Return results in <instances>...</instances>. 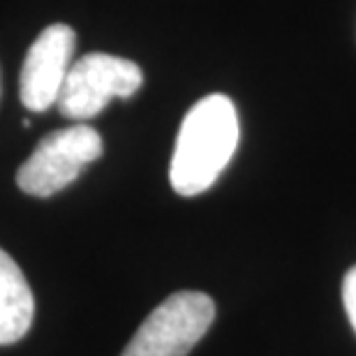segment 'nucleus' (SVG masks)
I'll return each mask as SVG.
<instances>
[{
  "label": "nucleus",
  "mask_w": 356,
  "mask_h": 356,
  "mask_svg": "<svg viewBox=\"0 0 356 356\" xmlns=\"http://www.w3.org/2000/svg\"><path fill=\"white\" fill-rule=\"evenodd\" d=\"M241 137L236 106L227 95H209L185 113L178 130L169 181L183 197L202 195L218 181Z\"/></svg>",
  "instance_id": "f257e3e1"
},
{
  "label": "nucleus",
  "mask_w": 356,
  "mask_h": 356,
  "mask_svg": "<svg viewBox=\"0 0 356 356\" xmlns=\"http://www.w3.org/2000/svg\"><path fill=\"white\" fill-rule=\"evenodd\" d=\"M144 72L137 63L111 54H88L72 63L58 95V111L74 123L99 116L111 99H127L141 88Z\"/></svg>",
  "instance_id": "f03ea898"
},
{
  "label": "nucleus",
  "mask_w": 356,
  "mask_h": 356,
  "mask_svg": "<svg viewBox=\"0 0 356 356\" xmlns=\"http://www.w3.org/2000/svg\"><path fill=\"white\" fill-rule=\"evenodd\" d=\"M102 137L86 123L47 134L17 172V185L26 195L51 197L74 183L90 162L102 155Z\"/></svg>",
  "instance_id": "7ed1b4c3"
},
{
  "label": "nucleus",
  "mask_w": 356,
  "mask_h": 356,
  "mask_svg": "<svg viewBox=\"0 0 356 356\" xmlns=\"http://www.w3.org/2000/svg\"><path fill=\"white\" fill-rule=\"evenodd\" d=\"M216 303L202 291H178L144 319L120 356H188L211 329Z\"/></svg>",
  "instance_id": "20e7f679"
},
{
  "label": "nucleus",
  "mask_w": 356,
  "mask_h": 356,
  "mask_svg": "<svg viewBox=\"0 0 356 356\" xmlns=\"http://www.w3.org/2000/svg\"><path fill=\"white\" fill-rule=\"evenodd\" d=\"M76 33L67 24L44 28L26 54L19 92L28 111H47L58 102L60 88L74 63Z\"/></svg>",
  "instance_id": "39448f33"
},
{
  "label": "nucleus",
  "mask_w": 356,
  "mask_h": 356,
  "mask_svg": "<svg viewBox=\"0 0 356 356\" xmlns=\"http://www.w3.org/2000/svg\"><path fill=\"white\" fill-rule=\"evenodd\" d=\"M35 317V298L19 264L0 248V345L19 343Z\"/></svg>",
  "instance_id": "423d86ee"
},
{
  "label": "nucleus",
  "mask_w": 356,
  "mask_h": 356,
  "mask_svg": "<svg viewBox=\"0 0 356 356\" xmlns=\"http://www.w3.org/2000/svg\"><path fill=\"white\" fill-rule=\"evenodd\" d=\"M343 303L347 310V317L356 331V266L347 270L345 282H343Z\"/></svg>",
  "instance_id": "0eeeda50"
}]
</instances>
